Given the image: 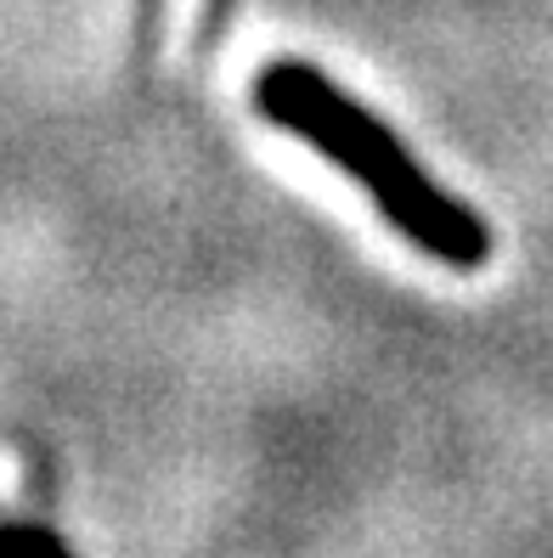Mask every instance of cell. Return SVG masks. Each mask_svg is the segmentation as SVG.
<instances>
[{
    "instance_id": "cell-1",
    "label": "cell",
    "mask_w": 553,
    "mask_h": 558,
    "mask_svg": "<svg viewBox=\"0 0 553 558\" xmlns=\"http://www.w3.org/2000/svg\"><path fill=\"white\" fill-rule=\"evenodd\" d=\"M254 102H260L266 119L288 124L311 147L339 158L345 170L378 198V209L396 220L418 248H430L441 266L474 271V266L492 259V232L480 226V215L452 204L446 192H435L424 181V170L396 147V136H389L373 113L356 108L350 96H339L322 74L300 69V62H277V69H266L254 80Z\"/></svg>"
}]
</instances>
